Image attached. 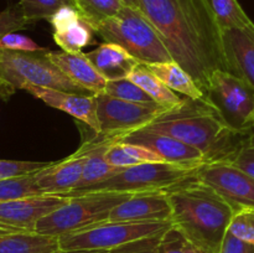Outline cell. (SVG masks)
Here are the masks:
<instances>
[{
    "label": "cell",
    "instance_id": "1",
    "mask_svg": "<svg viewBox=\"0 0 254 253\" xmlns=\"http://www.w3.org/2000/svg\"><path fill=\"white\" fill-rule=\"evenodd\" d=\"M139 10L158 30L171 57L202 91L217 69L227 71L222 30L208 0H138Z\"/></svg>",
    "mask_w": 254,
    "mask_h": 253
},
{
    "label": "cell",
    "instance_id": "2",
    "mask_svg": "<svg viewBox=\"0 0 254 253\" xmlns=\"http://www.w3.org/2000/svg\"><path fill=\"white\" fill-rule=\"evenodd\" d=\"M140 129L170 135L193 146L203 154L206 164H232L254 128L232 130L207 99L185 97Z\"/></svg>",
    "mask_w": 254,
    "mask_h": 253
},
{
    "label": "cell",
    "instance_id": "3",
    "mask_svg": "<svg viewBox=\"0 0 254 253\" xmlns=\"http://www.w3.org/2000/svg\"><path fill=\"white\" fill-rule=\"evenodd\" d=\"M165 191L174 227L196 247L207 253H220L235 208L196 175Z\"/></svg>",
    "mask_w": 254,
    "mask_h": 253
},
{
    "label": "cell",
    "instance_id": "4",
    "mask_svg": "<svg viewBox=\"0 0 254 253\" xmlns=\"http://www.w3.org/2000/svg\"><path fill=\"white\" fill-rule=\"evenodd\" d=\"M104 42L121 46L139 63L174 61L158 30L139 9L123 5L114 16L93 27Z\"/></svg>",
    "mask_w": 254,
    "mask_h": 253
},
{
    "label": "cell",
    "instance_id": "5",
    "mask_svg": "<svg viewBox=\"0 0 254 253\" xmlns=\"http://www.w3.org/2000/svg\"><path fill=\"white\" fill-rule=\"evenodd\" d=\"M0 78L15 89L36 86L93 96L91 92L73 83L52 62L47 50L26 52L0 49Z\"/></svg>",
    "mask_w": 254,
    "mask_h": 253
},
{
    "label": "cell",
    "instance_id": "6",
    "mask_svg": "<svg viewBox=\"0 0 254 253\" xmlns=\"http://www.w3.org/2000/svg\"><path fill=\"white\" fill-rule=\"evenodd\" d=\"M131 195L133 193L126 192H87L68 196V201L64 205L37 222L35 232L60 237L106 222L111 211Z\"/></svg>",
    "mask_w": 254,
    "mask_h": 253
},
{
    "label": "cell",
    "instance_id": "7",
    "mask_svg": "<svg viewBox=\"0 0 254 253\" xmlns=\"http://www.w3.org/2000/svg\"><path fill=\"white\" fill-rule=\"evenodd\" d=\"M171 221H106L59 237L62 251H111L126 243L160 235Z\"/></svg>",
    "mask_w": 254,
    "mask_h": 253
},
{
    "label": "cell",
    "instance_id": "8",
    "mask_svg": "<svg viewBox=\"0 0 254 253\" xmlns=\"http://www.w3.org/2000/svg\"><path fill=\"white\" fill-rule=\"evenodd\" d=\"M197 170L198 168H188L170 163H146L121 168L109 179L76 195L87 192L140 193L164 191L195 176Z\"/></svg>",
    "mask_w": 254,
    "mask_h": 253
},
{
    "label": "cell",
    "instance_id": "9",
    "mask_svg": "<svg viewBox=\"0 0 254 253\" xmlns=\"http://www.w3.org/2000/svg\"><path fill=\"white\" fill-rule=\"evenodd\" d=\"M205 98L217 109L228 128L236 131L253 129L254 88L240 77L217 69L211 76Z\"/></svg>",
    "mask_w": 254,
    "mask_h": 253
},
{
    "label": "cell",
    "instance_id": "10",
    "mask_svg": "<svg viewBox=\"0 0 254 253\" xmlns=\"http://www.w3.org/2000/svg\"><path fill=\"white\" fill-rule=\"evenodd\" d=\"M99 134L116 141L119 136L140 129L170 107L156 102L134 103L114 98L106 93L96 94Z\"/></svg>",
    "mask_w": 254,
    "mask_h": 253
},
{
    "label": "cell",
    "instance_id": "11",
    "mask_svg": "<svg viewBox=\"0 0 254 253\" xmlns=\"http://www.w3.org/2000/svg\"><path fill=\"white\" fill-rule=\"evenodd\" d=\"M196 176L215 189L235 211H254V178L230 163L205 164Z\"/></svg>",
    "mask_w": 254,
    "mask_h": 253
},
{
    "label": "cell",
    "instance_id": "12",
    "mask_svg": "<svg viewBox=\"0 0 254 253\" xmlns=\"http://www.w3.org/2000/svg\"><path fill=\"white\" fill-rule=\"evenodd\" d=\"M116 141L145 146L158 154L165 163L188 168H201L206 164V159L200 150L183 143L179 139L165 134L136 129L128 134L119 136Z\"/></svg>",
    "mask_w": 254,
    "mask_h": 253
},
{
    "label": "cell",
    "instance_id": "13",
    "mask_svg": "<svg viewBox=\"0 0 254 253\" xmlns=\"http://www.w3.org/2000/svg\"><path fill=\"white\" fill-rule=\"evenodd\" d=\"M68 201V196L37 195L0 202V223L24 232H35L37 222Z\"/></svg>",
    "mask_w": 254,
    "mask_h": 253
},
{
    "label": "cell",
    "instance_id": "14",
    "mask_svg": "<svg viewBox=\"0 0 254 253\" xmlns=\"http://www.w3.org/2000/svg\"><path fill=\"white\" fill-rule=\"evenodd\" d=\"M25 91L32 94L35 98L46 103L49 107L69 114L74 119L99 133V122L97 117L94 96L71 93V92L36 86H27Z\"/></svg>",
    "mask_w": 254,
    "mask_h": 253
},
{
    "label": "cell",
    "instance_id": "15",
    "mask_svg": "<svg viewBox=\"0 0 254 253\" xmlns=\"http://www.w3.org/2000/svg\"><path fill=\"white\" fill-rule=\"evenodd\" d=\"M87 153L79 146L64 160L51 163L37 171V186L42 195L66 196L76 189L83 171Z\"/></svg>",
    "mask_w": 254,
    "mask_h": 253
},
{
    "label": "cell",
    "instance_id": "16",
    "mask_svg": "<svg viewBox=\"0 0 254 253\" xmlns=\"http://www.w3.org/2000/svg\"><path fill=\"white\" fill-rule=\"evenodd\" d=\"M171 205L166 191L133 193L109 213L108 221H171Z\"/></svg>",
    "mask_w": 254,
    "mask_h": 253
},
{
    "label": "cell",
    "instance_id": "17",
    "mask_svg": "<svg viewBox=\"0 0 254 253\" xmlns=\"http://www.w3.org/2000/svg\"><path fill=\"white\" fill-rule=\"evenodd\" d=\"M54 40L62 51L77 54L94 42V30L73 6H64L49 20Z\"/></svg>",
    "mask_w": 254,
    "mask_h": 253
},
{
    "label": "cell",
    "instance_id": "18",
    "mask_svg": "<svg viewBox=\"0 0 254 253\" xmlns=\"http://www.w3.org/2000/svg\"><path fill=\"white\" fill-rule=\"evenodd\" d=\"M222 46L227 72L254 88V41L238 29L222 30Z\"/></svg>",
    "mask_w": 254,
    "mask_h": 253
},
{
    "label": "cell",
    "instance_id": "19",
    "mask_svg": "<svg viewBox=\"0 0 254 253\" xmlns=\"http://www.w3.org/2000/svg\"><path fill=\"white\" fill-rule=\"evenodd\" d=\"M50 59L77 86L91 92L93 96L104 93L107 79L94 68L86 54L66 51H49Z\"/></svg>",
    "mask_w": 254,
    "mask_h": 253
},
{
    "label": "cell",
    "instance_id": "20",
    "mask_svg": "<svg viewBox=\"0 0 254 253\" xmlns=\"http://www.w3.org/2000/svg\"><path fill=\"white\" fill-rule=\"evenodd\" d=\"M86 56L107 82L127 78L139 63L126 50L111 42L101 44L97 49L87 52Z\"/></svg>",
    "mask_w": 254,
    "mask_h": 253
},
{
    "label": "cell",
    "instance_id": "21",
    "mask_svg": "<svg viewBox=\"0 0 254 253\" xmlns=\"http://www.w3.org/2000/svg\"><path fill=\"white\" fill-rule=\"evenodd\" d=\"M59 237L37 232H11L0 235V253H57Z\"/></svg>",
    "mask_w": 254,
    "mask_h": 253
},
{
    "label": "cell",
    "instance_id": "22",
    "mask_svg": "<svg viewBox=\"0 0 254 253\" xmlns=\"http://www.w3.org/2000/svg\"><path fill=\"white\" fill-rule=\"evenodd\" d=\"M154 74L160 78L171 91L184 94L191 99L205 98L202 91L186 69H184L178 62H163V63L148 64Z\"/></svg>",
    "mask_w": 254,
    "mask_h": 253
},
{
    "label": "cell",
    "instance_id": "23",
    "mask_svg": "<svg viewBox=\"0 0 254 253\" xmlns=\"http://www.w3.org/2000/svg\"><path fill=\"white\" fill-rule=\"evenodd\" d=\"M128 78L138 84L154 102L166 107H174L183 101L178 93L171 91L160 78L155 76L148 64L138 63L129 73Z\"/></svg>",
    "mask_w": 254,
    "mask_h": 253
},
{
    "label": "cell",
    "instance_id": "24",
    "mask_svg": "<svg viewBox=\"0 0 254 253\" xmlns=\"http://www.w3.org/2000/svg\"><path fill=\"white\" fill-rule=\"evenodd\" d=\"M221 30L238 29L254 41V22L250 19L238 0H208Z\"/></svg>",
    "mask_w": 254,
    "mask_h": 253
},
{
    "label": "cell",
    "instance_id": "25",
    "mask_svg": "<svg viewBox=\"0 0 254 253\" xmlns=\"http://www.w3.org/2000/svg\"><path fill=\"white\" fill-rule=\"evenodd\" d=\"M106 158L116 168L140 165L146 163H165L156 153L141 145L114 141L109 146Z\"/></svg>",
    "mask_w": 254,
    "mask_h": 253
},
{
    "label": "cell",
    "instance_id": "26",
    "mask_svg": "<svg viewBox=\"0 0 254 253\" xmlns=\"http://www.w3.org/2000/svg\"><path fill=\"white\" fill-rule=\"evenodd\" d=\"M72 2L92 27L114 16L124 5L122 0H72Z\"/></svg>",
    "mask_w": 254,
    "mask_h": 253
},
{
    "label": "cell",
    "instance_id": "27",
    "mask_svg": "<svg viewBox=\"0 0 254 253\" xmlns=\"http://www.w3.org/2000/svg\"><path fill=\"white\" fill-rule=\"evenodd\" d=\"M36 173L0 180V202L42 195L37 186Z\"/></svg>",
    "mask_w": 254,
    "mask_h": 253
},
{
    "label": "cell",
    "instance_id": "28",
    "mask_svg": "<svg viewBox=\"0 0 254 253\" xmlns=\"http://www.w3.org/2000/svg\"><path fill=\"white\" fill-rule=\"evenodd\" d=\"M19 6L27 24H32L39 20H50L61 7L73 6V2L72 0H19Z\"/></svg>",
    "mask_w": 254,
    "mask_h": 253
},
{
    "label": "cell",
    "instance_id": "29",
    "mask_svg": "<svg viewBox=\"0 0 254 253\" xmlns=\"http://www.w3.org/2000/svg\"><path fill=\"white\" fill-rule=\"evenodd\" d=\"M104 93L114 98L134 102V103H153L154 102L148 93H145L138 84L130 81L128 77L107 82Z\"/></svg>",
    "mask_w": 254,
    "mask_h": 253
},
{
    "label": "cell",
    "instance_id": "30",
    "mask_svg": "<svg viewBox=\"0 0 254 253\" xmlns=\"http://www.w3.org/2000/svg\"><path fill=\"white\" fill-rule=\"evenodd\" d=\"M228 232L254 246V211L241 210L235 212Z\"/></svg>",
    "mask_w": 254,
    "mask_h": 253
},
{
    "label": "cell",
    "instance_id": "31",
    "mask_svg": "<svg viewBox=\"0 0 254 253\" xmlns=\"http://www.w3.org/2000/svg\"><path fill=\"white\" fill-rule=\"evenodd\" d=\"M50 164H51V161L42 163V161L4 160V159H0V180L36 173V171H40L49 166Z\"/></svg>",
    "mask_w": 254,
    "mask_h": 253
},
{
    "label": "cell",
    "instance_id": "32",
    "mask_svg": "<svg viewBox=\"0 0 254 253\" xmlns=\"http://www.w3.org/2000/svg\"><path fill=\"white\" fill-rule=\"evenodd\" d=\"M27 24L19 4L0 11V40L9 32H16L24 29Z\"/></svg>",
    "mask_w": 254,
    "mask_h": 253
},
{
    "label": "cell",
    "instance_id": "33",
    "mask_svg": "<svg viewBox=\"0 0 254 253\" xmlns=\"http://www.w3.org/2000/svg\"><path fill=\"white\" fill-rule=\"evenodd\" d=\"M163 233L126 243L111 250L109 253H159V245Z\"/></svg>",
    "mask_w": 254,
    "mask_h": 253
},
{
    "label": "cell",
    "instance_id": "34",
    "mask_svg": "<svg viewBox=\"0 0 254 253\" xmlns=\"http://www.w3.org/2000/svg\"><path fill=\"white\" fill-rule=\"evenodd\" d=\"M0 49L26 52L45 51V50H47L46 47H41L36 42L32 41L30 37L17 34V32H9L5 36H2L1 40H0Z\"/></svg>",
    "mask_w": 254,
    "mask_h": 253
},
{
    "label": "cell",
    "instance_id": "35",
    "mask_svg": "<svg viewBox=\"0 0 254 253\" xmlns=\"http://www.w3.org/2000/svg\"><path fill=\"white\" fill-rule=\"evenodd\" d=\"M188 240L174 226L163 233L159 245V253H184Z\"/></svg>",
    "mask_w": 254,
    "mask_h": 253
},
{
    "label": "cell",
    "instance_id": "36",
    "mask_svg": "<svg viewBox=\"0 0 254 253\" xmlns=\"http://www.w3.org/2000/svg\"><path fill=\"white\" fill-rule=\"evenodd\" d=\"M232 164L254 178V129Z\"/></svg>",
    "mask_w": 254,
    "mask_h": 253
},
{
    "label": "cell",
    "instance_id": "37",
    "mask_svg": "<svg viewBox=\"0 0 254 253\" xmlns=\"http://www.w3.org/2000/svg\"><path fill=\"white\" fill-rule=\"evenodd\" d=\"M220 253H254V246L227 232L221 246Z\"/></svg>",
    "mask_w": 254,
    "mask_h": 253
},
{
    "label": "cell",
    "instance_id": "38",
    "mask_svg": "<svg viewBox=\"0 0 254 253\" xmlns=\"http://www.w3.org/2000/svg\"><path fill=\"white\" fill-rule=\"evenodd\" d=\"M16 92L14 87L10 86L9 83L0 78V101H9L10 97Z\"/></svg>",
    "mask_w": 254,
    "mask_h": 253
},
{
    "label": "cell",
    "instance_id": "39",
    "mask_svg": "<svg viewBox=\"0 0 254 253\" xmlns=\"http://www.w3.org/2000/svg\"><path fill=\"white\" fill-rule=\"evenodd\" d=\"M184 253H207V252L201 250V248L196 247L195 245H192V243H190L188 241V243H186L185 246V250H184Z\"/></svg>",
    "mask_w": 254,
    "mask_h": 253
},
{
    "label": "cell",
    "instance_id": "40",
    "mask_svg": "<svg viewBox=\"0 0 254 253\" xmlns=\"http://www.w3.org/2000/svg\"><path fill=\"white\" fill-rule=\"evenodd\" d=\"M57 253H109V251H87V250H74V251H60Z\"/></svg>",
    "mask_w": 254,
    "mask_h": 253
},
{
    "label": "cell",
    "instance_id": "41",
    "mask_svg": "<svg viewBox=\"0 0 254 253\" xmlns=\"http://www.w3.org/2000/svg\"><path fill=\"white\" fill-rule=\"evenodd\" d=\"M11 232H24V231H19L16 230V228L9 227V226L0 223V235H4V233H11Z\"/></svg>",
    "mask_w": 254,
    "mask_h": 253
},
{
    "label": "cell",
    "instance_id": "42",
    "mask_svg": "<svg viewBox=\"0 0 254 253\" xmlns=\"http://www.w3.org/2000/svg\"><path fill=\"white\" fill-rule=\"evenodd\" d=\"M124 5H128L130 7H135V9H139L138 0H122Z\"/></svg>",
    "mask_w": 254,
    "mask_h": 253
},
{
    "label": "cell",
    "instance_id": "43",
    "mask_svg": "<svg viewBox=\"0 0 254 253\" xmlns=\"http://www.w3.org/2000/svg\"><path fill=\"white\" fill-rule=\"evenodd\" d=\"M252 126H253V128H254V116H253V121H252Z\"/></svg>",
    "mask_w": 254,
    "mask_h": 253
}]
</instances>
